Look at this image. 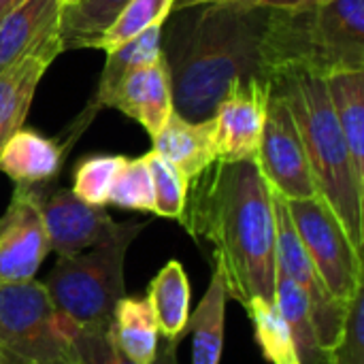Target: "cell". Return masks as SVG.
I'll return each instance as SVG.
<instances>
[{
    "instance_id": "1",
    "label": "cell",
    "mask_w": 364,
    "mask_h": 364,
    "mask_svg": "<svg viewBox=\"0 0 364 364\" xmlns=\"http://www.w3.org/2000/svg\"><path fill=\"white\" fill-rule=\"evenodd\" d=\"M181 226L209 241L226 292L241 307L275 301V215L271 188L256 162H215L192 179Z\"/></svg>"
},
{
    "instance_id": "2",
    "label": "cell",
    "mask_w": 364,
    "mask_h": 364,
    "mask_svg": "<svg viewBox=\"0 0 364 364\" xmlns=\"http://www.w3.org/2000/svg\"><path fill=\"white\" fill-rule=\"evenodd\" d=\"M179 32L173 30L168 53L173 107L186 119L213 115L218 102L239 79L262 77L260 51L269 9L200 4Z\"/></svg>"
},
{
    "instance_id": "3",
    "label": "cell",
    "mask_w": 364,
    "mask_h": 364,
    "mask_svg": "<svg viewBox=\"0 0 364 364\" xmlns=\"http://www.w3.org/2000/svg\"><path fill=\"white\" fill-rule=\"evenodd\" d=\"M262 77H331L364 70V0H318L294 11L271 9L260 51Z\"/></svg>"
},
{
    "instance_id": "4",
    "label": "cell",
    "mask_w": 364,
    "mask_h": 364,
    "mask_svg": "<svg viewBox=\"0 0 364 364\" xmlns=\"http://www.w3.org/2000/svg\"><path fill=\"white\" fill-rule=\"evenodd\" d=\"M284 96L299 128L318 196L328 205L348 239L363 254L364 188L358 183L346 139L337 124L326 81L296 73L271 81Z\"/></svg>"
},
{
    "instance_id": "5",
    "label": "cell",
    "mask_w": 364,
    "mask_h": 364,
    "mask_svg": "<svg viewBox=\"0 0 364 364\" xmlns=\"http://www.w3.org/2000/svg\"><path fill=\"white\" fill-rule=\"evenodd\" d=\"M147 224L126 222L119 228L75 256H58L43 286L53 307L77 326H102L113 322V311L126 294V254Z\"/></svg>"
},
{
    "instance_id": "6",
    "label": "cell",
    "mask_w": 364,
    "mask_h": 364,
    "mask_svg": "<svg viewBox=\"0 0 364 364\" xmlns=\"http://www.w3.org/2000/svg\"><path fill=\"white\" fill-rule=\"evenodd\" d=\"M77 324L51 303L43 282L0 284V354L9 364H58Z\"/></svg>"
},
{
    "instance_id": "7",
    "label": "cell",
    "mask_w": 364,
    "mask_h": 364,
    "mask_svg": "<svg viewBox=\"0 0 364 364\" xmlns=\"http://www.w3.org/2000/svg\"><path fill=\"white\" fill-rule=\"evenodd\" d=\"M286 203L301 243L322 284L337 301L348 303L364 286L363 254L356 252L343 226L320 196Z\"/></svg>"
},
{
    "instance_id": "8",
    "label": "cell",
    "mask_w": 364,
    "mask_h": 364,
    "mask_svg": "<svg viewBox=\"0 0 364 364\" xmlns=\"http://www.w3.org/2000/svg\"><path fill=\"white\" fill-rule=\"evenodd\" d=\"M273 198V215H275V269L277 275H284L299 284L307 299H309V311L316 337L324 350H331L341 333L348 303L337 301L326 286L322 284L318 271L311 264L309 254L305 252L301 237L292 224L288 203L284 196H279L275 190H271Z\"/></svg>"
},
{
    "instance_id": "9",
    "label": "cell",
    "mask_w": 364,
    "mask_h": 364,
    "mask_svg": "<svg viewBox=\"0 0 364 364\" xmlns=\"http://www.w3.org/2000/svg\"><path fill=\"white\" fill-rule=\"evenodd\" d=\"M256 166L271 190L286 200H301L318 196L305 147L290 113L288 102L271 90L262 141L256 156Z\"/></svg>"
},
{
    "instance_id": "10",
    "label": "cell",
    "mask_w": 364,
    "mask_h": 364,
    "mask_svg": "<svg viewBox=\"0 0 364 364\" xmlns=\"http://www.w3.org/2000/svg\"><path fill=\"white\" fill-rule=\"evenodd\" d=\"M271 90L269 79L252 77L235 81L222 96L211 115L218 162H256Z\"/></svg>"
},
{
    "instance_id": "11",
    "label": "cell",
    "mask_w": 364,
    "mask_h": 364,
    "mask_svg": "<svg viewBox=\"0 0 364 364\" xmlns=\"http://www.w3.org/2000/svg\"><path fill=\"white\" fill-rule=\"evenodd\" d=\"M49 252L41 186H15L0 215V284L32 282Z\"/></svg>"
},
{
    "instance_id": "12",
    "label": "cell",
    "mask_w": 364,
    "mask_h": 364,
    "mask_svg": "<svg viewBox=\"0 0 364 364\" xmlns=\"http://www.w3.org/2000/svg\"><path fill=\"white\" fill-rule=\"evenodd\" d=\"M41 213L49 250L58 256L81 254L119 228L105 207L83 203L73 194V190H41Z\"/></svg>"
},
{
    "instance_id": "13",
    "label": "cell",
    "mask_w": 364,
    "mask_h": 364,
    "mask_svg": "<svg viewBox=\"0 0 364 364\" xmlns=\"http://www.w3.org/2000/svg\"><path fill=\"white\" fill-rule=\"evenodd\" d=\"M105 107L122 111L130 119L139 122L151 139H156L175 111L171 68L164 53L154 64L122 79Z\"/></svg>"
},
{
    "instance_id": "14",
    "label": "cell",
    "mask_w": 364,
    "mask_h": 364,
    "mask_svg": "<svg viewBox=\"0 0 364 364\" xmlns=\"http://www.w3.org/2000/svg\"><path fill=\"white\" fill-rule=\"evenodd\" d=\"M62 41L51 38L41 49L0 73V154L6 141L23 126L36 85L49 64L62 53Z\"/></svg>"
},
{
    "instance_id": "15",
    "label": "cell",
    "mask_w": 364,
    "mask_h": 364,
    "mask_svg": "<svg viewBox=\"0 0 364 364\" xmlns=\"http://www.w3.org/2000/svg\"><path fill=\"white\" fill-rule=\"evenodd\" d=\"M60 0H23L0 19V73L60 36Z\"/></svg>"
},
{
    "instance_id": "16",
    "label": "cell",
    "mask_w": 364,
    "mask_h": 364,
    "mask_svg": "<svg viewBox=\"0 0 364 364\" xmlns=\"http://www.w3.org/2000/svg\"><path fill=\"white\" fill-rule=\"evenodd\" d=\"M151 141L154 151L168 160L175 168H179L190 181L218 162L211 117L192 122L173 111L160 134Z\"/></svg>"
},
{
    "instance_id": "17",
    "label": "cell",
    "mask_w": 364,
    "mask_h": 364,
    "mask_svg": "<svg viewBox=\"0 0 364 364\" xmlns=\"http://www.w3.org/2000/svg\"><path fill=\"white\" fill-rule=\"evenodd\" d=\"M66 149V145L21 126L2 147L0 171L15 186H41L60 175Z\"/></svg>"
},
{
    "instance_id": "18",
    "label": "cell",
    "mask_w": 364,
    "mask_h": 364,
    "mask_svg": "<svg viewBox=\"0 0 364 364\" xmlns=\"http://www.w3.org/2000/svg\"><path fill=\"white\" fill-rule=\"evenodd\" d=\"M147 303L151 307L158 335L179 343L190 322V279L179 260H168L149 282Z\"/></svg>"
},
{
    "instance_id": "19",
    "label": "cell",
    "mask_w": 364,
    "mask_h": 364,
    "mask_svg": "<svg viewBox=\"0 0 364 364\" xmlns=\"http://www.w3.org/2000/svg\"><path fill=\"white\" fill-rule=\"evenodd\" d=\"M324 81L356 179L364 188V70L335 73Z\"/></svg>"
},
{
    "instance_id": "20",
    "label": "cell",
    "mask_w": 364,
    "mask_h": 364,
    "mask_svg": "<svg viewBox=\"0 0 364 364\" xmlns=\"http://www.w3.org/2000/svg\"><path fill=\"white\" fill-rule=\"evenodd\" d=\"M228 292L224 275L218 264H213L211 282L200 299L194 314H190L192 333V364H220L224 348V322H226Z\"/></svg>"
},
{
    "instance_id": "21",
    "label": "cell",
    "mask_w": 364,
    "mask_h": 364,
    "mask_svg": "<svg viewBox=\"0 0 364 364\" xmlns=\"http://www.w3.org/2000/svg\"><path fill=\"white\" fill-rule=\"evenodd\" d=\"M111 333L117 350L134 364H154L158 358V326L147 299L124 296L115 305Z\"/></svg>"
},
{
    "instance_id": "22",
    "label": "cell",
    "mask_w": 364,
    "mask_h": 364,
    "mask_svg": "<svg viewBox=\"0 0 364 364\" xmlns=\"http://www.w3.org/2000/svg\"><path fill=\"white\" fill-rule=\"evenodd\" d=\"M162 26H151L145 32H141L139 36L126 41L124 45H119L117 49H113L111 53H107V62L98 81V90L96 96L90 105V109L85 111V115H96L100 109H105L107 98L111 96V92L117 87V83L122 79H126L130 73L145 68L149 64H154L162 53Z\"/></svg>"
},
{
    "instance_id": "23",
    "label": "cell",
    "mask_w": 364,
    "mask_h": 364,
    "mask_svg": "<svg viewBox=\"0 0 364 364\" xmlns=\"http://www.w3.org/2000/svg\"><path fill=\"white\" fill-rule=\"evenodd\" d=\"M275 303L282 309L292 339L299 354V364H335L331 358V352L324 350L316 337L311 311H309V299L305 290L294 284L292 279L277 275L275 279Z\"/></svg>"
},
{
    "instance_id": "24",
    "label": "cell",
    "mask_w": 364,
    "mask_h": 364,
    "mask_svg": "<svg viewBox=\"0 0 364 364\" xmlns=\"http://www.w3.org/2000/svg\"><path fill=\"white\" fill-rule=\"evenodd\" d=\"M173 6L175 0H128L115 15V19L98 36H94L87 47L111 53L147 28L164 26L166 17L173 13Z\"/></svg>"
},
{
    "instance_id": "25",
    "label": "cell",
    "mask_w": 364,
    "mask_h": 364,
    "mask_svg": "<svg viewBox=\"0 0 364 364\" xmlns=\"http://www.w3.org/2000/svg\"><path fill=\"white\" fill-rule=\"evenodd\" d=\"M243 309L254 324V337L267 363L299 364L290 326L275 301L252 299Z\"/></svg>"
},
{
    "instance_id": "26",
    "label": "cell",
    "mask_w": 364,
    "mask_h": 364,
    "mask_svg": "<svg viewBox=\"0 0 364 364\" xmlns=\"http://www.w3.org/2000/svg\"><path fill=\"white\" fill-rule=\"evenodd\" d=\"M128 0H81L62 9L60 41L62 49H85L87 43L98 36L119 13Z\"/></svg>"
},
{
    "instance_id": "27",
    "label": "cell",
    "mask_w": 364,
    "mask_h": 364,
    "mask_svg": "<svg viewBox=\"0 0 364 364\" xmlns=\"http://www.w3.org/2000/svg\"><path fill=\"white\" fill-rule=\"evenodd\" d=\"M145 162L154 183V213L160 218L179 220L188 203L190 179L154 149L145 154Z\"/></svg>"
},
{
    "instance_id": "28",
    "label": "cell",
    "mask_w": 364,
    "mask_h": 364,
    "mask_svg": "<svg viewBox=\"0 0 364 364\" xmlns=\"http://www.w3.org/2000/svg\"><path fill=\"white\" fill-rule=\"evenodd\" d=\"M126 162V156H87L77 162L73 173V194L87 205L105 207L109 205V192L115 181L117 171Z\"/></svg>"
},
{
    "instance_id": "29",
    "label": "cell",
    "mask_w": 364,
    "mask_h": 364,
    "mask_svg": "<svg viewBox=\"0 0 364 364\" xmlns=\"http://www.w3.org/2000/svg\"><path fill=\"white\" fill-rule=\"evenodd\" d=\"M109 205L128 211H145L154 213V183L145 162L141 158H126L122 168L115 175V181L109 192Z\"/></svg>"
},
{
    "instance_id": "30",
    "label": "cell",
    "mask_w": 364,
    "mask_h": 364,
    "mask_svg": "<svg viewBox=\"0 0 364 364\" xmlns=\"http://www.w3.org/2000/svg\"><path fill=\"white\" fill-rule=\"evenodd\" d=\"M58 364H134L115 346L111 324L75 326L68 339L66 358Z\"/></svg>"
},
{
    "instance_id": "31",
    "label": "cell",
    "mask_w": 364,
    "mask_h": 364,
    "mask_svg": "<svg viewBox=\"0 0 364 364\" xmlns=\"http://www.w3.org/2000/svg\"><path fill=\"white\" fill-rule=\"evenodd\" d=\"M328 352L335 364H364V286L350 299L339 339Z\"/></svg>"
},
{
    "instance_id": "32",
    "label": "cell",
    "mask_w": 364,
    "mask_h": 364,
    "mask_svg": "<svg viewBox=\"0 0 364 364\" xmlns=\"http://www.w3.org/2000/svg\"><path fill=\"white\" fill-rule=\"evenodd\" d=\"M318 0H175L173 11H186L192 6L200 4H232V6H243V9H279V11H294L309 6Z\"/></svg>"
},
{
    "instance_id": "33",
    "label": "cell",
    "mask_w": 364,
    "mask_h": 364,
    "mask_svg": "<svg viewBox=\"0 0 364 364\" xmlns=\"http://www.w3.org/2000/svg\"><path fill=\"white\" fill-rule=\"evenodd\" d=\"M23 0H0V19L6 15V13H11L17 4H21Z\"/></svg>"
},
{
    "instance_id": "34",
    "label": "cell",
    "mask_w": 364,
    "mask_h": 364,
    "mask_svg": "<svg viewBox=\"0 0 364 364\" xmlns=\"http://www.w3.org/2000/svg\"><path fill=\"white\" fill-rule=\"evenodd\" d=\"M60 2H62V6H73V4H77L81 0H60Z\"/></svg>"
},
{
    "instance_id": "35",
    "label": "cell",
    "mask_w": 364,
    "mask_h": 364,
    "mask_svg": "<svg viewBox=\"0 0 364 364\" xmlns=\"http://www.w3.org/2000/svg\"><path fill=\"white\" fill-rule=\"evenodd\" d=\"M0 364H9V363H6V358H4L2 354H0Z\"/></svg>"
}]
</instances>
